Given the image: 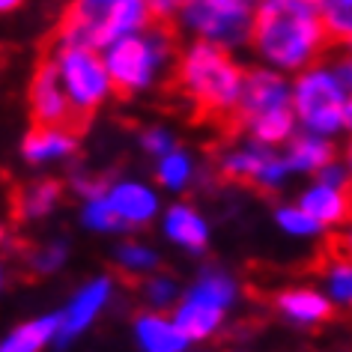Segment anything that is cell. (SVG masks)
<instances>
[{
    "label": "cell",
    "mask_w": 352,
    "mask_h": 352,
    "mask_svg": "<svg viewBox=\"0 0 352 352\" xmlns=\"http://www.w3.org/2000/svg\"><path fill=\"white\" fill-rule=\"evenodd\" d=\"M329 30L320 6L305 0H263L251 30V51L260 66L284 75H298L320 63Z\"/></svg>",
    "instance_id": "obj_1"
},
{
    "label": "cell",
    "mask_w": 352,
    "mask_h": 352,
    "mask_svg": "<svg viewBox=\"0 0 352 352\" xmlns=\"http://www.w3.org/2000/svg\"><path fill=\"white\" fill-rule=\"evenodd\" d=\"M248 69L230 48L191 39L173 63L176 87L204 117H236Z\"/></svg>",
    "instance_id": "obj_2"
},
{
    "label": "cell",
    "mask_w": 352,
    "mask_h": 352,
    "mask_svg": "<svg viewBox=\"0 0 352 352\" xmlns=\"http://www.w3.org/2000/svg\"><path fill=\"white\" fill-rule=\"evenodd\" d=\"M233 120L245 131V138L266 146H287L298 135V120L293 111V81L269 66L248 69Z\"/></svg>",
    "instance_id": "obj_3"
},
{
    "label": "cell",
    "mask_w": 352,
    "mask_h": 352,
    "mask_svg": "<svg viewBox=\"0 0 352 352\" xmlns=\"http://www.w3.org/2000/svg\"><path fill=\"white\" fill-rule=\"evenodd\" d=\"M149 21V0H72L57 28V42L104 51L131 33L146 30Z\"/></svg>",
    "instance_id": "obj_4"
},
{
    "label": "cell",
    "mask_w": 352,
    "mask_h": 352,
    "mask_svg": "<svg viewBox=\"0 0 352 352\" xmlns=\"http://www.w3.org/2000/svg\"><path fill=\"white\" fill-rule=\"evenodd\" d=\"M173 36L170 30L164 28H153L149 24L146 30L131 33V36L113 42L102 51L104 63H108V72L113 78V87H117L120 96H140L162 81L164 72L170 69V63H176L173 54Z\"/></svg>",
    "instance_id": "obj_5"
},
{
    "label": "cell",
    "mask_w": 352,
    "mask_h": 352,
    "mask_svg": "<svg viewBox=\"0 0 352 352\" xmlns=\"http://www.w3.org/2000/svg\"><path fill=\"white\" fill-rule=\"evenodd\" d=\"M349 93L338 81L331 63H316L293 75V111L298 129L322 138H338L346 131Z\"/></svg>",
    "instance_id": "obj_6"
},
{
    "label": "cell",
    "mask_w": 352,
    "mask_h": 352,
    "mask_svg": "<svg viewBox=\"0 0 352 352\" xmlns=\"http://www.w3.org/2000/svg\"><path fill=\"white\" fill-rule=\"evenodd\" d=\"M263 0H188L179 12V28L191 39L215 42L221 48L251 45V30Z\"/></svg>",
    "instance_id": "obj_7"
},
{
    "label": "cell",
    "mask_w": 352,
    "mask_h": 352,
    "mask_svg": "<svg viewBox=\"0 0 352 352\" xmlns=\"http://www.w3.org/2000/svg\"><path fill=\"white\" fill-rule=\"evenodd\" d=\"M51 63H54L60 81H63L69 99H72L78 117H90L93 111H99L104 102L117 93L113 78L104 63V54L96 48L84 45H63L57 42L51 51Z\"/></svg>",
    "instance_id": "obj_8"
},
{
    "label": "cell",
    "mask_w": 352,
    "mask_h": 352,
    "mask_svg": "<svg viewBox=\"0 0 352 352\" xmlns=\"http://www.w3.org/2000/svg\"><path fill=\"white\" fill-rule=\"evenodd\" d=\"M218 173L230 182H242V186H254L260 191H280L293 179L284 149L266 146L257 140L245 138L239 144H230L218 153Z\"/></svg>",
    "instance_id": "obj_9"
},
{
    "label": "cell",
    "mask_w": 352,
    "mask_h": 352,
    "mask_svg": "<svg viewBox=\"0 0 352 352\" xmlns=\"http://www.w3.org/2000/svg\"><path fill=\"white\" fill-rule=\"evenodd\" d=\"M113 302V278L108 275H96L87 284H81L69 296V302L60 314V334H57V346H69L75 343L81 334H87L99 322V316L108 311V305Z\"/></svg>",
    "instance_id": "obj_10"
},
{
    "label": "cell",
    "mask_w": 352,
    "mask_h": 352,
    "mask_svg": "<svg viewBox=\"0 0 352 352\" xmlns=\"http://www.w3.org/2000/svg\"><path fill=\"white\" fill-rule=\"evenodd\" d=\"M28 108L36 126H75V120H81L51 60L39 63L30 78Z\"/></svg>",
    "instance_id": "obj_11"
},
{
    "label": "cell",
    "mask_w": 352,
    "mask_h": 352,
    "mask_svg": "<svg viewBox=\"0 0 352 352\" xmlns=\"http://www.w3.org/2000/svg\"><path fill=\"white\" fill-rule=\"evenodd\" d=\"M104 200L111 204L113 215L122 230H144L162 218V197L144 179H113L104 188Z\"/></svg>",
    "instance_id": "obj_12"
},
{
    "label": "cell",
    "mask_w": 352,
    "mask_h": 352,
    "mask_svg": "<svg viewBox=\"0 0 352 352\" xmlns=\"http://www.w3.org/2000/svg\"><path fill=\"white\" fill-rule=\"evenodd\" d=\"M158 230L173 248L188 254H204L209 248V239H212V230H209L204 212L191 204H182V200L164 206L162 218H158Z\"/></svg>",
    "instance_id": "obj_13"
},
{
    "label": "cell",
    "mask_w": 352,
    "mask_h": 352,
    "mask_svg": "<svg viewBox=\"0 0 352 352\" xmlns=\"http://www.w3.org/2000/svg\"><path fill=\"white\" fill-rule=\"evenodd\" d=\"M296 204L307 215H314L325 230L346 227L352 221V186H334L325 179H314L298 191Z\"/></svg>",
    "instance_id": "obj_14"
},
{
    "label": "cell",
    "mask_w": 352,
    "mask_h": 352,
    "mask_svg": "<svg viewBox=\"0 0 352 352\" xmlns=\"http://www.w3.org/2000/svg\"><path fill=\"white\" fill-rule=\"evenodd\" d=\"M131 340L138 352H188L191 340L179 329L173 314L167 311H140L131 320Z\"/></svg>",
    "instance_id": "obj_15"
},
{
    "label": "cell",
    "mask_w": 352,
    "mask_h": 352,
    "mask_svg": "<svg viewBox=\"0 0 352 352\" xmlns=\"http://www.w3.org/2000/svg\"><path fill=\"white\" fill-rule=\"evenodd\" d=\"M78 153V135L72 126H33L21 138V158L33 167L69 162Z\"/></svg>",
    "instance_id": "obj_16"
},
{
    "label": "cell",
    "mask_w": 352,
    "mask_h": 352,
    "mask_svg": "<svg viewBox=\"0 0 352 352\" xmlns=\"http://www.w3.org/2000/svg\"><path fill=\"white\" fill-rule=\"evenodd\" d=\"M275 307L278 314L284 316L287 322L302 325V329H311V325H320L331 316L334 302L325 296V289L316 287H287L275 296Z\"/></svg>",
    "instance_id": "obj_17"
},
{
    "label": "cell",
    "mask_w": 352,
    "mask_h": 352,
    "mask_svg": "<svg viewBox=\"0 0 352 352\" xmlns=\"http://www.w3.org/2000/svg\"><path fill=\"white\" fill-rule=\"evenodd\" d=\"M284 158H287L293 176H316L331 162H338V153H334L331 138L298 131V135L284 146Z\"/></svg>",
    "instance_id": "obj_18"
},
{
    "label": "cell",
    "mask_w": 352,
    "mask_h": 352,
    "mask_svg": "<svg viewBox=\"0 0 352 352\" xmlns=\"http://www.w3.org/2000/svg\"><path fill=\"white\" fill-rule=\"evenodd\" d=\"M170 314H173V320L179 322V329L188 334L191 343L215 338V334L221 331L224 316H227V311H221V307L209 305V302H204V298H195L188 293H182L179 305H176Z\"/></svg>",
    "instance_id": "obj_19"
},
{
    "label": "cell",
    "mask_w": 352,
    "mask_h": 352,
    "mask_svg": "<svg viewBox=\"0 0 352 352\" xmlns=\"http://www.w3.org/2000/svg\"><path fill=\"white\" fill-rule=\"evenodd\" d=\"M60 334V314H42L33 320L15 325L0 343V352H45L57 343Z\"/></svg>",
    "instance_id": "obj_20"
},
{
    "label": "cell",
    "mask_w": 352,
    "mask_h": 352,
    "mask_svg": "<svg viewBox=\"0 0 352 352\" xmlns=\"http://www.w3.org/2000/svg\"><path fill=\"white\" fill-rule=\"evenodd\" d=\"M186 293L195 298H204V302L230 314L233 305L239 302V280L221 266H206V269H200L197 278L186 287Z\"/></svg>",
    "instance_id": "obj_21"
},
{
    "label": "cell",
    "mask_w": 352,
    "mask_h": 352,
    "mask_svg": "<svg viewBox=\"0 0 352 352\" xmlns=\"http://www.w3.org/2000/svg\"><path fill=\"white\" fill-rule=\"evenodd\" d=\"M60 200H63V186L57 179L30 182L15 195V215L21 221H42L60 206Z\"/></svg>",
    "instance_id": "obj_22"
},
{
    "label": "cell",
    "mask_w": 352,
    "mask_h": 352,
    "mask_svg": "<svg viewBox=\"0 0 352 352\" xmlns=\"http://www.w3.org/2000/svg\"><path fill=\"white\" fill-rule=\"evenodd\" d=\"M197 176V162L188 149L176 146L173 153L162 155L155 162V179H158V188L164 191H173V195H182V191L191 188Z\"/></svg>",
    "instance_id": "obj_23"
},
{
    "label": "cell",
    "mask_w": 352,
    "mask_h": 352,
    "mask_svg": "<svg viewBox=\"0 0 352 352\" xmlns=\"http://www.w3.org/2000/svg\"><path fill=\"white\" fill-rule=\"evenodd\" d=\"M113 263H117V269L129 278H149L158 272L162 257H158V251L149 242L126 239V242L117 245V251H113Z\"/></svg>",
    "instance_id": "obj_24"
},
{
    "label": "cell",
    "mask_w": 352,
    "mask_h": 352,
    "mask_svg": "<svg viewBox=\"0 0 352 352\" xmlns=\"http://www.w3.org/2000/svg\"><path fill=\"white\" fill-rule=\"evenodd\" d=\"M322 287L338 307H352V260L346 254L334 251L322 263Z\"/></svg>",
    "instance_id": "obj_25"
},
{
    "label": "cell",
    "mask_w": 352,
    "mask_h": 352,
    "mask_svg": "<svg viewBox=\"0 0 352 352\" xmlns=\"http://www.w3.org/2000/svg\"><path fill=\"white\" fill-rule=\"evenodd\" d=\"M182 293H186V289L179 287V280L173 275H162V272L144 278V287H140V296H144L149 311H167V314L179 305Z\"/></svg>",
    "instance_id": "obj_26"
},
{
    "label": "cell",
    "mask_w": 352,
    "mask_h": 352,
    "mask_svg": "<svg viewBox=\"0 0 352 352\" xmlns=\"http://www.w3.org/2000/svg\"><path fill=\"white\" fill-rule=\"evenodd\" d=\"M275 224L278 230L289 236V239H316L325 233V227L316 221L314 215H307L298 204H284L275 209Z\"/></svg>",
    "instance_id": "obj_27"
},
{
    "label": "cell",
    "mask_w": 352,
    "mask_h": 352,
    "mask_svg": "<svg viewBox=\"0 0 352 352\" xmlns=\"http://www.w3.org/2000/svg\"><path fill=\"white\" fill-rule=\"evenodd\" d=\"M322 24L334 45L352 51V0H325L320 6Z\"/></svg>",
    "instance_id": "obj_28"
},
{
    "label": "cell",
    "mask_w": 352,
    "mask_h": 352,
    "mask_svg": "<svg viewBox=\"0 0 352 352\" xmlns=\"http://www.w3.org/2000/svg\"><path fill=\"white\" fill-rule=\"evenodd\" d=\"M81 224L87 227L90 233H99V236H108V233H120L122 227L113 215L111 204L104 200V195H96V197H87L81 200Z\"/></svg>",
    "instance_id": "obj_29"
},
{
    "label": "cell",
    "mask_w": 352,
    "mask_h": 352,
    "mask_svg": "<svg viewBox=\"0 0 352 352\" xmlns=\"http://www.w3.org/2000/svg\"><path fill=\"white\" fill-rule=\"evenodd\" d=\"M69 257V245L63 239H51L45 245H39L30 257V269L39 272V275H54V272L63 269V263Z\"/></svg>",
    "instance_id": "obj_30"
},
{
    "label": "cell",
    "mask_w": 352,
    "mask_h": 352,
    "mask_svg": "<svg viewBox=\"0 0 352 352\" xmlns=\"http://www.w3.org/2000/svg\"><path fill=\"white\" fill-rule=\"evenodd\" d=\"M138 144H140V149H144L146 155H153L158 162L162 155H167V153H173L176 149V138H173V131L164 129V126H149V129L140 131Z\"/></svg>",
    "instance_id": "obj_31"
},
{
    "label": "cell",
    "mask_w": 352,
    "mask_h": 352,
    "mask_svg": "<svg viewBox=\"0 0 352 352\" xmlns=\"http://www.w3.org/2000/svg\"><path fill=\"white\" fill-rule=\"evenodd\" d=\"M186 3L188 0H149V10H153L155 21H173V19H179Z\"/></svg>",
    "instance_id": "obj_32"
},
{
    "label": "cell",
    "mask_w": 352,
    "mask_h": 352,
    "mask_svg": "<svg viewBox=\"0 0 352 352\" xmlns=\"http://www.w3.org/2000/svg\"><path fill=\"white\" fill-rule=\"evenodd\" d=\"M331 69H334V75H338V81L346 87V93L352 96V51H343V54L334 57Z\"/></svg>",
    "instance_id": "obj_33"
},
{
    "label": "cell",
    "mask_w": 352,
    "mask_h": 352,
    "mask_svg": "<svg viewBox=\"0 0 352 352\" xmlns=\"http://www.w3.org/2000/svg\"><path fill=\"white\" fill-rule=\"evenodd\" d=\"M338 251H340V254H346V257L352 260V221L343 227L340 236H338Z\"/></svg>",
    "instance_id": "obj_34"
},
{
    "label": "cell",
    "mask_w": 352,
    "mask_h": 352,
    "mask_svg": "<svg viewBox=\"0 0 352 352\" xmlns=\"http://www.w3.org/2000/svg\"><path fill=\"white\" fill-rule=\"evenodd\" d=\"M21 3H24V0H0V10H3V12H12V10H19Z\"/></svg>",
    "instance_id": "obj_35"
},
{
    "label": "cell",
    "mask_w": 352,
    "mask_h": 352,
    "mask_svg": "<svg viewBox=\"0 0 352 352\" xmlns=\"http://www.w3.org/2000/svg\"><path fill=\"white\" fill-rule=\"evenodd\" d=\"M346 131L352 135V96H349V104H346Z\"/></svg>",
    "instance_id": "obj_36"
},
{
    "label": "cell",
    "mask_w": 352,
    "mask_h": 352,
    "mask_svg": "<svg viewBox=\"0 0 352 352\" xmlns=\"http://www.w3.org/2000/svg\"><path fill=\"white\" fill-rule=\"evenodd\" d=\"M346 167H349V179H352V140H349V146H346Z\"/></svg>",
    "instance_id": "obj_37"
},
{
    "label": "cell",
    "mask_w": 352,
    "mask_h": 352,
    "mask_svg": "<svg viewBox=\"0 0 352 352\" xmlns=\"http://www.w3.org/2000/svg\"><path fill=\"white\" fill-rule=\"evenodd\" d=\"M305 3H311V6H322L325 0H305Z\"/></svg>",
    "instance_id": "obj_38"
}]
</instances>
